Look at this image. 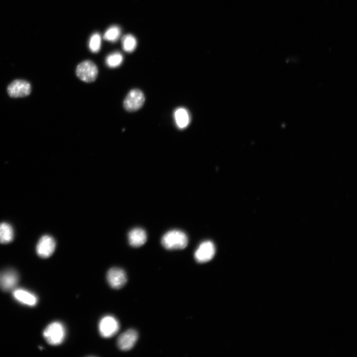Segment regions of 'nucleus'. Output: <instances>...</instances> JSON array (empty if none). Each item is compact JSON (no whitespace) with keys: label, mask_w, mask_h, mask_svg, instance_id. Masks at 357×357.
Here are the masks:
<instances>
[{"label":"nucleus","mask_w":357,"mask_h":357,"mask_svg":"<svg viewBox=\"0 0 357 357\" xmlns=\"http://www.w3.org/2000/svg\"><path fill=\"white\" fill-rule=\"evenodd\" d=\"M161 243L167 249H181L187 246L188 238L184 232L178 230H173L167 232L163 236Z\"/></svg>","instance_id":"f257e3e1"},{"label":"nucleus","mask_w":357,"mask_h":357,"mask_svg":"<svg viewBox=\"0 0 357 357\" xmlns=\"http://www.w3.org/2000/svg\"><path fill=\"white\" fill-rule=\"evenodd\" d=\"M66 331L63 325L60 322L50 324L44 330L43 336L46 341L51 345H59L65 337Z\"/></svg>","instance_id":"f03ea898"},{"label":"nucleus","mask_w":357,"mask_h":357,"mask_svg":"<svg viewBox=\"0 0 357 357\" xmlns=\"http://www.w3.org/2000/svg\"><path fill=\"white\" fill-rule=\"evenodd\" d=\"M98 73V70L96 65L90 60L80 62L76 69V74L78 78L87 83L94 81Z\"/></svg>","instance_id":"7ed1b4c3"},{"label":"nucleus","mask_w":357,"mask_h":357,"mask_svg":"<svg viewBox=\"0 0 357 357\" xmlns=\"http://www.w3.org/2000/svg\"><path fill=\"white\" fill-rule=\"evenodd\" d=\"M144 102L143 93L138 89H133L126 96L123 101V107L128 112H135L143 106Z\"/></svg>","instance_id":"20e7f679"},{"label":"nucleus","mask_w":357,"mask_h":357,"mask_svg":"<svg viewBox=\"0 0 357 357\" xmlns=\"http://www.w3.org/2000/svg\"><path fill=\"white\" fill-rule=\"evenodd\" d=\"M98 329L102 337L108 338L117 333L119 329V324L116 318L108 315L100 319Z\"/></svg>","instance_id":"39448f33"},{"label":"nucleus","mask_w":357,"mask_h":357,"mask_svg":"<svg viewBox=\"0 0 357 357\" xmlns=\"http://www.w3.org/2000/svg\"><path fill=\"white\" fill-rule=\"evenodd\" d=\"M31 91V86L28 81L16 79L7 87V93L12 98L23 97L29 95Z\"/></svg>","instance_id":"423d86ee"},{"label":"nucleus","mask_w":357,"mask_h":357,"mask_svg":"<svg viewBox=\"0 0 357 357\" xmlns=\"http://www.w3.org/2000/svg\"><path fill=\"white\" fill-rule=\"evenodd\" d=\"M215 253L214 243L210 240H206L199 245L194 253V258L198 262H207L213 258Z\"/></svg>","instance_id":"0eeeda50"},{"label":"nucleus","mask_w":357,"mask_h":357,"mask_svg":"<svg viewBox=\"0 0 357 357\" xmlns=\"http://www.w3.org/2000/svg\"><path fill=\"white\" fill-rule=\"evenodd\" d=\"M56 248V242L53 237L49 235L42 237L37 244V254L43 258H48L54 253Z\"/></svg>","instance_id":"6e6552de"},{"label":"nucleus","mask_w":357,"mask_h":357,"mask_svg":"<svg viewBox=\"0 0 357 357\" xmlns=\"http://www.w3.org/2000/svg\"><path fill=\"white\" fill-rule=\"evenodd\" d=\"M107 280L112 288L119 289L125 285L127 281V277L124 270L119 268L114 267L108 271Z\"/></svg>","instance_id":"1a4fd4ad"},{"label":"nucleus","mask_w":357,"mask_h":357,"mask_svg":"<svg viewBox=\"0 0 357 357\" xmlns=\"http://www.w3.org/2000/svg\"><path fill=\"white\" fill-rule=\"evenodd\" d=\"M138 336V333L135 330H127L119 337L117 340L118 346L121 350H129L134 346Z\"/></svg>","instance_id":"9d476101"},{"label":"nucleus","mask_w":357,"mask_h":357,"mask_svg":"<svg viewBox=\"0 0 357 357\" xmlns=\"http://www.w3.org/2000/svg\"><path fill=\"white\" fill-rule=\"evenodd\" d=\"M18 281V275L17 272L12 269L5 271L0 277V287L5 291L12 290Z\"/></svg>","instance_id":"9b49d317"},{"label":"nucleus","mask_w":357,"mask_h":357,"mask_svg":"<svg viewBox=\"0 0 357 357\" xmlns=\"http://www.w3.org/2000/svg\"><path fill=\"white\" fill-rule=\"evenodd\" d=\"M129 244L133 247H139L143 245L147 240L146 232L141 228H135L131 230L128 234Z\"/></svg>","instance_id":"f8f14e48"},{"label":"nucleus","mask_w":357,"mask_h":357,"mask_svg":"<svg viewBox=\"0 0 357 357\" xmlns=\"http://www.w3.org/2000/svg\"><path fill=\"white\" fill-rule=\"evenodd\" d=\"M13 296L17 301L27 305L34 306L37 302L36 296L24 289L15 290Z\"/></svg>","instance_id":"ddd939ff"},{"label":"nucleus","mask_w":357,"mask_h":357,"mask_svg":"<svg viewBox=\"0 0 357 357\" xmlns=\"http://www.w3.org/2000/svg\"><path fill=\"white\" fill-rule=\"evenodd\" d=\"M13 236V230L10 225L5 222L0 223V243H7L11 242Z\"/></svg>","instance_id":"4468645a"},{"label":"nucleus","mask_w":357,"mask_h":357,"mask_svg":"<svg viewBox=\"0 0 357 357\" xmlns=\"http://www.w3.org/2000/svg\"><path fill=\"white\" fill-rule=\"evenodd\" d=\"M177 124L180 128L186 127L189 123V117L186 110L183 108L177 109L175 114Z\"/></svg>","instance_id":"2eb2a0df"},{"label":"nucleus","mask_w":357,"mask_h":357,"mask_svg":"<svg viewBox=\"0 0 357 357\" xmlns=\"http://www.w3.org/2000/svg\"><path fill=\"white\" fill-rule=\"evenodd\" d=\"M122 49L126 52H132L135 49L137 41L135 38L131 34L124 35L121 39Z\"/></svg>","instance_id":"dca6fc26"},{"label":"nucleus","mask_w":357,"mask_h":357,"mask_svg":"<svg viewBox=\"0 0 357 357\" xmlns=\"http://www.w3.org/2000/svg\"><path fill=\"white\" fill-rule=\"evenodd\" d=\"M121 33L120 28L116 25L112 26L105 32L104 35L105 40L110 42L117 41Z\"/></svg>","instance_id":"f3484780"},{"label":"nucleus","mask_w":357,"mask_h":357,"mask_svg":"<svg viewBox=\"0 0 357 357\" xmlns=\"http://www.w3.org/2000/svg\"><path fill=\"white\" fill-rule=\"evenodd\" d=\"M123 57L119 52H115L108 55L106 59L107 65L111 68H115L121 64Z\"/></svg>","instance_id":"a211bd4d"},{"label":"nucleus","mask_w":357,"mask_h":357,"mask_svg":"<svg viewBox=\"0 0 357 357\" xmlns=\"http://www.w3.org/2000/svg\"><path fill=\"white\" fill-rule=\"evenodd\" d=\"M101 38L100 35L98 33L93 34L90 37L89 42V47L91 52H98L100 49Z\"/></svg>","instance_id":"6ab92c4d"}]
</instances>
